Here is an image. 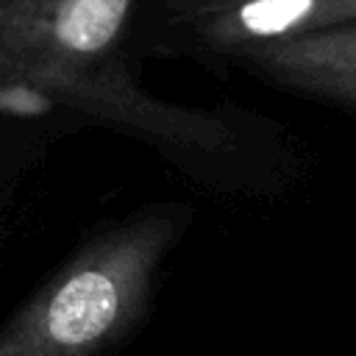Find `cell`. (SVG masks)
I'll return each mask as SVG.
<instances>
[{
	"instance_id": "1",
	"label": "cell",
	"mask_w": 356,
	"mask_h": 356,
	"mask_svg": "<svg viewBox=\"0 0 356 356\" xmlns=\"http://www.w3.org/2000/svg\"><path fill=\"white\" fill-rule=\"evenodd\" d=\"M189 222L156 206L86 242L0 331V356H100L145 317L159 270Z\"/></svg>"
},
{
	"instance_id": "2",
	"label": "cell",
	"mask_w": 356,
	"mask_h": 356,
	"mask_svg": "<svg viewBox=\"0 0 356 356\" xmlns=\"http://www.w3.org/2000/svg\"><path fill=\"white\" fill-rule=\"evenodd\" d=\"M136 0H0V64L47 100L106 117L125 78L108 58Z\"/></svg>"
},
{
	"instance_id": "3",
	"label": "cell",
	"mask_w": 356,
	"mask_h": 356,
	"mask_svg": "<svg viewBox=\"0 0 356 356\" xmlns=\"http://www.w3.org/2000/svg\"><path fill=\"white\" fill-rule=\"evenodd\" d=\"M172 11L217 56L356 22V0H206Z\"/></svg>"
},
{
	"instance_id": "4",
	"label": "cell",
	"mask_w": 356,
	"mask_h": 356,
	"mask_svg": "<svg viewBox=\"0 0 356 356\" xmlns=\"http://www.w3.org/2000/svg\"><path fill=\"white\" fill-rule=\"evenodd\" d=\"M236 58L292 89L356 108V22L259 44Z\"/></svg>"
},
{
	"instance_id": "5",
	"label": "cell",
	"mask_w": 356,
	"mask_h": 356,
	"mask_svg": "<svg viewBox=\"0 0 356 356\" xmlns=\"http://www.w3.org/2000/svg\"><path fill=\"white\" fill-rule=\"evenodd\" d=\"M47 97L39 95L36 89H31L28 83H22L11 70H6L0 64V106L3 108H14V111H42L47 103Z\"/></svg>"
},
{
	"instance_id": "6",
	"label": "cell",
	"mask_w": 356,
	"mask_h": 356,
	"mask_svg": "<svg viewBox=\"0 0 356 356\" xmlns=\"http://www.w3.org/2000/svg\"><path fill=\"white\" fill-rule=\"evenodd\" d=\"M195 3H206V0H172V8H184V6H195Z\"/></svg>"
}]
</instances>
